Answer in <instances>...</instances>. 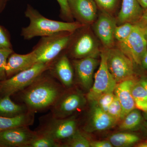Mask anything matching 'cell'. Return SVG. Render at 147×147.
Segmentation results:
<instances>
[{"instance_id":"2","label":"cell","mask_w":147,"mask_h":147,"mask_svg":"<svg viewBox=\"0 0 147 147\" xmlns=\"http://www.w3.org/2000/svg\"><path fill=\"white\" fill-rule=\"evenodd\" d=\"M25 15L29 18L30 24L22 28L21 36L25 40H30L38 36H46L61 32H74L76 30L86 26L74 21L66 22L51 20L42 15L30 5H28Z\"/></svg>"},{"instance_id":"34","label":"cell","mask_w":147,"mask_h":147,"mask_svg":"<svg viewBox=\"0 0 147 147\" xmlns=\"http://www.w3.org/2000/svg\"><path fill=\"white\" fill-rule=\"evenodd\" d=\"M90 147H113L110 141H94L90 142Z\"/></svg>"},{"instance_id":"14","label":"cell","mask_w":147,"mask_h":147,"mask_svg":"<svg viewBox=\"0 0 147 147\" xmlns=\"http://www.w3.org/2000/svg\"><path fill=\"white\" fill-rule=\"evenodd\" d=\"M48 71L65 86L69 88L73 84L74 70L71 62L64 51L53 61Z\"/></svg>"},{"instance_id":"27","label":"cell","mask_w":147,"mask_h":147,"mask_svg":"<svg viewBox=\"0 0 147 147\" xmlns=\"http://www.w3.org/2000/svg\"><path fill=\"white\" fill-rule=\"evenodd\" d=\"M60 147L59 143L50 137L38 134L37 137L31 142L28 147Z\"/></svg>"},{"instance_id":"17","label":"cell","mask_w":147,"mask_h":147,"mask_svg":"<svg viewBox=\"0 0 147 147\" xmlns=\"http://www.w3.org/2000/svg\"><path fill=\"white\" fill-rule=\"evenodd\" d=\"M117 122L107 112L96 104L92 110L88 122L84 129L90 132L105 130L115 125Z\"/></svg>"},{"instance_id":"15","label":"cell","mask_w":147,"mask_h":147,"mask_svg":"<svg viewBox=\"0 0 147 147\" xmlns=\"http://www.w3.org/2000/svg\"><path fill=\"white\" fill-rule=\"evenodd\" d=\"M98 63L96 58L88 57L71 62L77 79L82 86L89 90L93 84L94 73Z\"/></svg>"},{"instance_id":"41","label":"cell","mask_w":147,"mask_h":147,"mask_svg":"<svg viewBox=\"0 0 147 147\" xmlns=\"http://www.w3.org/2000/svg\"><path fill=\"white\" fill-rule=\"evenodd\" d=\"M137 147H147V142H143L137 145Z\"/></svg>"},{"instance_id":"22","label":"cell","mask_w":147,"mask_h":147,"mask_svg":"<svg viewBox=\"0 0 147 147\" xmlns=\"http://www.w3.org/2000/svg\"><path fill=\"white\" fill-rule=\"evenodd\" d=\"M139 138L137 135L131 133H118L113 134L110 138V142L113 146H128L138 142Z\"/></svg>"},{"instance_id":"23","label":"cell","mask_w":147,"mask_h":147,"mask_svg":"<svg viewBox=\"0 0 147 147\" xmlns=\"http://www.w3.org/2000/svg\"><path fill=\"white\" fill-rule=\"evenodd\" d=\"M120 125L121 130H131L137 127L141 123L142 117L139 110L134 109L125 116Z\"/></svg>"},{"instance_id":"13","label":"cell","mask_w":147,"mask_h":147,"mask_svg":"<svg viewBox=\"0 0 147 147\" xmlns=\"http://www.w3.org/2000/svg\"><path fill=\"white\" fill-rule=\"evenodd\" d=\"M74 19L86 26H91L98 16V7L94 0H68Z\"/></svg>"},{"instance_id":"9","label":"cell","mask_w":147,"mask_h":147,"mask_svg":"<svg viewBox=\"0 0 147 147\" xmlns=\"http://www.w3.org/2000/svg\"><path fill=\"white\" fill-rule=\"evenodd\" d=\"M77 122L74 119H59L52 117L38 131L39 135L51 138L59 143L72 136L76 131Z\"/></svg>"},{"instance_id":"38","label":"cell","mask_w":147,"mask_h":147,"mask_svg":"<svg viewBox=\"0 0 147 147\" xmlns=\"http://www.w3.org/2000/svg\"><path fill=\"white\" fill-rule=\"evenodd\" d=\"M7 1L6 0H0V13H1L5 8Z\"/></svg>"},{"instance_id":"31","label":"cell","mask_w":147,"mask_h":147,"mask_svg":"<svg viewBox=\"0 0 147 147\" xmlns=\"http://www.w3.org/2000/svg\"><path fill=\"white\" fill-rule=\"evenodd\" d=\"M115 96L114 92L107 93L101 95L94 102L102 110L107 113L109 106L114 100Z\"/></svg>"},{"instance_id":"29","label":"cell","mask_w":147,"mask_h":147,"mask_svg":"<svg viewBox=\"0 0 147 147\" xmlns=\"http://www.w3.org/2000/svg\"><path fill=\"white\" fill-rule=\"evenodd\" d=\"M131 93L136 104L147 101L146 92L139 82H134L131 87Z\"/></svg>"},{"instance_id":"20","label":"cell","mask_w":147,"mask_h":147,"mask_svg":"<svg viewBox=\"0 0 147 147\" xmlns=\"http://www.w3.org/2000/svg\"><path fill=\"white\" fill-rule=\"evenodd\" d=\"M34 113L28 112L14 117L0 116V132L18 127L32 125L34 121Z\"/></svg>"},{"instance_id":"1","label":"cell","mask_w":147,"mask_h":147,"mask_svg":"<svg viewBox=\"0 0 147 147\" xmlns=\"http://www.w3.org/2000/svg\"><path fill=\"white\" fill-rule=\"evenodd\" d=\"M20 92L21 100L28 111L34 113L52 108L63 93L60 84L48 70Z\"/></svg>"},{"instance_id":"30","label":"cell","mask_w":147,"mask_h":147,"mask_svg":"<svg viewBox=\"0 0 147 147\" xmlns=\"http://www.w3.org/2000/svg\"><path fill=\"white\" fill-rule=\"evenodd\" d=\"M60 7V16L62 19L66 22H73V16L69 6L68 0H57Z\"/></svg>"},{"instance_id":"7","label":"cell","mask_w":147,"mask_h":147,"mask_svg":"<svg viewBox=\"0 0 147 147\" xmlns=\"http://www.w3.org/2000/svg\"><path fill=\"white\" fill-rule=\"evenodd\" d=\"M115 46L133 63L141 65L147 51V32L138 24H134L130 35L123 41L116 42Z\"/></svg>"},{"instance_id":"39","label":"cell","mask_w":147,"mask_h":147,"mask_svg":"<svg viewBox=\"0 0 147 147\" xmlns=\"http://www.w3.org/2000/svg\"><path fill=\"white\" fill-rule=\"evenodd\" d=\"M139 82L142 85V86L144 87L147 93V79H141V81Z\"/></svg>"},{"instance_id":"24","label":"cell","mask_w":147,"mask_h":147,"mask_svg":"<svg viewBox=\"0 0 147 147\" xmlns=\"http://www.w3.org/2000/svg\"><path fill=\"white\" fill-rule=\"evenodd\" d=\"M66 142L61 146L70 147H90V142L77 130L74 134L66 139Z\"/></svg>"},{"instance_id":"18","label":"cell","mask_w":147,"mask_h":147,"mask_svg":"<svg viewBox=\"0 0 147 147\" xmlns=\"http://www.w3.org/2000/svg\"><path fill=\"white\" fill-rule=\"evenodd\" d=\"M34 64V55L32 51L25 55L13 52L9 57L6 66L7 79L30 68Z\"/></svg>"},{"instance_id":"26","label":"cell","mask_w":147,"mask_h":147,"mask_svg":"<svg viewBox=\"0 0 147 147\" xmlns=\"http://www.w3.org/2000/svg\"><path fill=\"white\" fill-rule=\"evenodd\" d=\"M134 25L131 23H125L117 26L115 32L116 42H122L127 38L133 30Z\"/></svg>"},{"instance_id":"12","label":"cell","mask_w":147,"mask_h":147,"mask_svg":"<svg viewBox=\"0 0 147 147\" xmlns=\"http://www.w3.org/2000/svg\"><path fill=\"white\" fill-rule=\"evenodd\" d=\"M85 102L84 96L79 92H71L65 94L63 93L51 108L52 117L65 118L82 108Z\"/></svg>"},{"instance_id":"16","label":"cell","mask_w":147,"mask_h":147,"mask_svg":"<svg viewBox=\"0 0 147 147\" xmlns=\"http://www.w3.org/2000/svg\"><path fill=\"white\" fill-rule=\"evenodd\" d=\"M134 81L132 77L117 83L114 93L121 106L123 119L129 112L136 108V103L131 93V88Z\"/></svg>"},{"instance_id":"37","label":"cell","mask_w":147,"mask_h":147,"mask_svg":"<svg viewBox=\"0 0 147 147\" xmlns=\"http://www.w3.org/2000/svg\"><path fill=\"white\" fill-rule=\"evenodd\" d=\"M144 68L147 69V51L142 59L141 64Z\"/></svg>"},{"instance_id":"28","label":"cell","mask_w":147,"mask_h":147,"mask_svg":"<svg viewBox=\"0 0 147 147\" xmlns=\"http://www.w3.org/2000/svg\"><path fill=\"white\" fill-rule=\"evenodd\" d=\"M13 53L12 48L0 47V81L7 79L6 66L9 57Z\"/></svg>"},{"instance_id":"25","label":"cell","mask_w":147,"mask_h":147,"mask_svg":"<svg viewBox=\"0 0 147 147\" xmlns=\"http://www.w3.org/2000/svg\"><path fill=\"white\" fill-rule=\"evenodd\" d=\"M101 12L114 16L117 11L119 0H94Z\"/></svg>"},{"instance_id":"42","label":"cell","mask_w":147,"mask_h":147,"mask_svg":"<svg viewBox=\"0 0 147 147\" xmlns=\"http://www.w3.org/2000/svg\"><path fill=\"white\" fill-rule=\"evenodd\" d=\"M145 112V116H146V118L147 119V110Z\"/></svg>"},{"instance_id":"33","label":"cell","mask_w":147,"mask_h":147,"mask_svg":"<svg viewBox=\"0 0 147 147\" xmlns=\"http://www.w3.org/2000/svg\"><path fill=\"white\" fill-rule=\"evenodd\" d=\"M0 47L12 48L8 32L0 25Z\"/></svg>"},{"instance_id":"4","label":"cell","mask_w":147,"mask_h":147,"mask_svg":"<svg viewBox=\"0 0 147 147\" xmlns=\"http://www.w3.org/2000/svg\"><path fill=\"white\" fill-rule=\"evenodd\" d=\"M91 26H86L74 32L69 44L64 50L67 56L74 59L100 55L101 49L97 37L91 30Z\"/></svg>"},{"instance_id":"19","label":"cell","mask_w":147,"mask_h":147,"mask_svg":"<svg viewBox=\"0 0 147 147\" xmlns=\"http://www.w3.org/2000/svg\"><path fill=\"white\" fill-rule=\"evenodd\" d=\"M143 13L138 0H122L120 10L116 17L117 26L125 23L136 24Z\"/></svg>"},{"instance_id":"3","label":"cell","mask_w":147,"mask_h":147,"mask_svg":"<svg viewBox=\"0 0 147 147\" xmlns=\"http://www.w3.org/2000/svg\"><path fill=\"white\" fill-rule=\"evenodd\" d=\"M74 32H61L55 34L41 37L32 50L35 64L52 62L66 49L72 38Z\"/></svg>"},{"instance_id":"35","label":"cell","mask_w":147,"mask_h":147,"mask_svg":"<svg viewBox=\"0 0 147 147\" xmlns=\"http://www.w3.org/2000/svg\"><path fill=\"white\" fill-rule=\"evenodd\" d=\"M144 11H143L141 18L136 24L141 26L147 32V8Z\"/></svg>"},{"instance_id":"36","label":"cell","mask_w":147,"mask_h":147,"mask_svg":"<svg viewBox=\"0 0 147 147\" xmlns=\"http://www.w3.org/2000/svg\"><path fill=\"white\" fill-rule=\"evenodd\" d=\"M136 106L138 109L143 110L144 112H146L147 110V101L142 103H137L136 104Z\"/></svg>"},{"instance_id":"5","label":"cell","mask_w":147,"mask_h":147,"mask_svg":"<svg viewBox=\"0 0 147 147\" xmlns=\"http://www.w3.org/2000/svg\"><path fill=\"white\" fill-rule=\"evenodd\" d=\"M53 62L35 64L30 68L10 78L0 81V94L3 96H11L23 90L33 83L42 73L48 70Z\"/></svg>"},{"instance_id":"40","label":"cell","mask_w":147,"mask_h":147,"mask_svg":"<svg viewBox=\"0 0 147 147\" xmlns=\"http://www.w3.org/2000/svg\"><path fill=\"white\" fill-rule=\"evenodd\" d=\"M138 1L142 7L147 8V0H138Z\"/></svg>"},{"instance_id":"10","label":"cell","mask_w":147,"mask_h":147,"mask_svg":"<svg viewBox=\"0 0 147 147\" xmlns=\"http://www.w3.org/2000/svg\"><path fill=\"white\" fill-rule=\"evenodd\" d=\"M92 26L95 35L99 40L102 47L109 49L115 47V32L117 26L116 17L101 12Z\"/></svg>"},{"instance_id":"44","label":"cell","mask_w":147,"mask_h":147,"mask_svg":"<svg viewBox=\"0 0 147 147\" xmlns=\"http://www.w3.org/2000/svg\"><path fill=\"white\" fill-rule=\"evenodd\" d=\"M6 1H10V0H6Z\"/></svg>"},{"instance_id":"21","label":"cell","mask_w":147,"mask_h":147,"mask_svg":"<svg viewBox=\"0 0 147 147\" xmlns=\"http://www.w3.org/2000/svg\"><path fill=\"white\" fill-rule=\"evenodd\" d=\"M10 96H4L0 98V116L14 117L29 112L26 105L16 104Z\"/></svg>"},{"instance_id":"6","label":"cell","mask_w":147,"mask_h":147,"mask_svg":"<svg viewBox=\"0 0 147 147\" xmlns=\"http://www.w3.org/2000/svg\"><path fill=\"white\" fill-rule=\"evenodd\" d=\"M100 56L99 68L95 74L94 82L87 95L88 100L93 102L96 101L102 94L114 92L117 84L108 69L106 49L101 48Z\"/></svg>"},{"instance_id":"11","label":"cell","mask_w":147,"mask_h":147,"mask_svg":"<svg viewBox=\"0 0 147 147\" xmlns=\"http://www.w3.org/2000/svg\"><path fill=\"white\" fill-rule=\"evenodd\" d=\"M37 136L29 126L9 129L0 132V147H28Z\"/></svg>"},{"instance_id":"8","label":"cell","mask_w":147,"mask_h":147,"mask_svg":"<svg viewBox=\"0 0 147 147\" xmlns=\"http://www.w3.org/2000/svg\"><path fill=\"white\" fill-rule=\"evenodd\" d=\"M106 50L108 69L117 83L131 78L134 65L131 59L115 47Z\"/></svg>"},{"instance_id":"43","label":"cell","mask_w":147,"mask_h":147,"mask_svg":"<svg viewBox=\"0 0 147 147\" xmlns=\"http://www.w3.org/2000/svg\"><path fill=\"white\" fill-rule=\"evenodd\" d=\"M146 126L147 127V123H146Z\"/></svg>"},{"instance_id":"32","label":"cell","mask_w":147,"mask_h":147,"mask_svg":"<svg viewBox=\"0 0 147 147\" xmlns=\"http://www.w3.org/2000/svg\"><path fill=\"white\" fill-rule=\"evenodd\" d=\"M122 111V109L120 103L117 98L115 96L109 106L107 113L117 121L121 119Z\"/></svg>"}]
</instances>
